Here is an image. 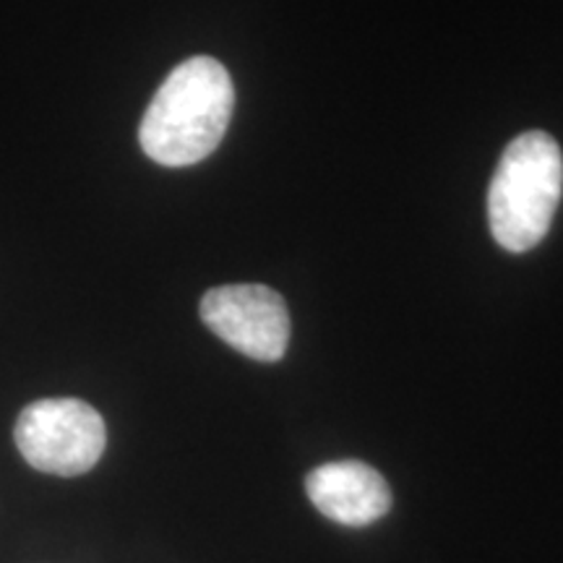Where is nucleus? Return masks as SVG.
I'll use <instances>...</instances> for the list:
<instances>
[{"label": "nucleus", "mask_w": 563, "mask_h": 563, "mask_svg": "<svg viewBox=\"0 0 563 563\" xmlns=\"http://www.w3.org/2000/svg\"><path fill=\"white\" fill-rule=\"evenodd\" d=\"M235 87L228 68L209 55H194L167 74L139 125L141 150L165 167L207 159L228 131Z\"/></svg>", "instance_id": "obj_1"}, {"label": "nucleus", "mask_w": 563, "mask_h": 563, "mask_svg": "<svg viewBox=\"0 0 563 563\" xmlns=\"http://www.w3.org/2000/svg\"><path fill=\"white\" fill-rule=\"evenodd\" d=\"M563 194V154L553 136L527 131L506 146L488 191L496 243L511 253L532 251L551 230Z\"/></svg>", "instance_id": "obj_2"}, {"label": "nucleus", "mask_w": 563, "mask_h": 563, "mask_svg": "<svg viewBox=\"0 0 563 563\" xmlns=\"http://www.w3.org/2000/svg\"><path fill=\"white\" fill-rule=\"evenodd\" d=\"M306 493L323 517L344 527H368L391 509V488L378 470L357 460L329 462L306 477Z\"/></svg>", "instance_id": "obj_5"}, {"label": "nucleus", "mask_w": 563, "mask_h": 563, "mask_svg": "<svg viewBox=\"0 0 563 563\" xmlns=\"http://www.w3.org/2000/svg\"><path fill=\"white\" fill-rule=\"evenodd\" d=\"M21 456L58 477L89 473L108 446V428L95 407L74 397L40 399L24 407L13 428Z\"/></svg>", "instance_id": "obj_3"}, {"label": "nucleus", "mask_w": 563, "mask_h": 563, "mask_svg": "<svg viewBox=\"0 0 563 563\" xmlns=\"http://www.w3.org/2000/svg\"><path fill=\"white\" fill-rule=\"evenodd\" d=\"M201 321L232 350L258 363H277L290 344L285 298L266 285H222L199 306Z\"/></svg>", "instance_id": "obj_4"}]
</instances>
